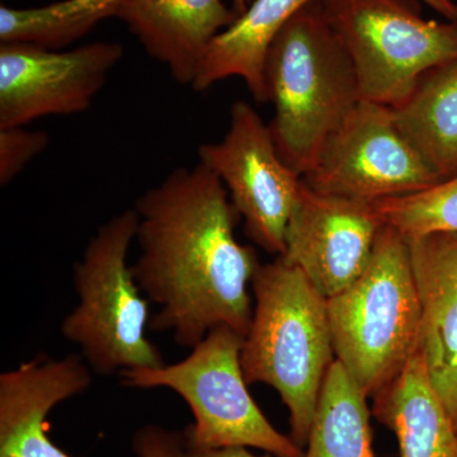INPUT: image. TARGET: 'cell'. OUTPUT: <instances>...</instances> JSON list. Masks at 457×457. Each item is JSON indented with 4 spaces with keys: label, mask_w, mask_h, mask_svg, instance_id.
Segmentation results:
<instances>
[{
    "label": "cell",
    "mask_w": 457,
    "mask_h": 457,
    "mask_svg": "<svg viewBox=\"0 0 457 457\" xmlns=\"http://www.w3.org/2000/svg\"><path fill=\"white\" fill-rule=\"evenodd\" d=\"M134 210L140 254L132 275L159 306L150 329L170 332L187 348L218 327L245 337L253 314L248 285L260 262L237 240V212L221 180L201 163L176 168Z\"/></svg>",
    "instance_id": "6da1fadb"
},
{
    "label": "cell",
    "mask_w": 457,
    "mask_h": 457,
    "mask_svg": "<svg viewBox=\"0 0 457 457\" xmlns=\"http://www.w3.org/2000/svg\"><path fill=\"white\" fill-rule=\"evenodd\" d=\"M254 308L240 363L248 384H266L288 411L291 433L305 450L321 385L336 359L327 299L282 257L255 270Z\"/></svg>",
    "instance_id": "7a4b0ae2"
},
{
    "label": "cell",
    "mask_w": 457,
    "mask_h": 457,
    "mask_svg": "<svg viewBox=\"0 0 457 457\" xmlns=\"http://www.w3.org/2000/svg\"><path fill=\"white\" fill-rule=\"evenodd\" d=\"M264 80L275 106L269 128L276 147L286 164L306 176L362 99L353 64L321 0L303 5L273 40Z\"/></svg>",
    "instance_id": "3957f363"
},
{
    "label": "cell",
    "mask_w": 457,
    "mask_h": 457,
    "mask_svg": "<svg viewBox=\"0 0 457 457\" xmlns=\"http://www.w3.org/2000/svg\"><path fill=\"white\" fill-rule=\"evenodd\" d=\"M336 359L368 396L392 383L422 342L408 240L385 225L368 269L327 299Z\"/></svg>",
    "instance_id": "277c9868"
},
{
    "label": "cell",
    "mask_w": 457,
    "mask_h": 457,
    "mask_svg": "<svg viewBox=\"0 0 457 457\" xmlns=\"http://www.w3.org/2000/svg\"><path fill=\"white\" fill-rule=\"evenodd\" d=\"M137 230L134 209L117 213L98 228L74 264L78 303L62 321V335L101 376L165 365L161 350L146 337L149 300L128 263Z\"/></svg>",
    "instance_id": "5b68a950"
},
{
    "label": "cell",
    "mask_w": 457,
    "mask_h": 457,
    "mask_svg": "<svg viewBox=\"0 0 457 457\" xmlns=\"http://www.w3.org/2000/svg\"><path fill=\"white\" fill-rule=\"evenodd\" d=\"M243 341L245 337L231 328H215L185 360L125 370L120 372L121 384L179 394L194 414V423L183 429L188 449L253 447L276 457H303L305 450L278 432L252 398L240 363Z\"/></svg>",
    "instance_id": "8992f818"
},
{
    "label": "cell",
    "mask_w": 457,
    "mask_h": 457,
    "mask_svg": "<svg viewBox=\"0 0 457 457\" xmlns=\"http://www.w3.org/2000/svg\"><path fill=\"white\" fill-rule=\"evenodd\" d=\"M366 101L394 107L420 75L457 57V20L422 17L420 0H321Z\"/></svg>",
    "instance_id": "52a82bcc"
},
{
    "label": "cell",
    "mask_w": 457,
    "mask_h": 457,
    "mask_svg": "<svg viewBox=\"0 0 457 457\" xmlns=\"http://www.w3.org/2000/svg\"><path fill=\"white\" fill-rule=\"evenodd\" d=\"M197 154L198 163L227 188L249 239L267 253L284 254L286 228L303 177L279 155L269 123L251 104L237 101L224 137L203 144Z\"/></svg>",
    "instance_id": "ba28073f"
},
{
    "label": "cell",
    "mask_w": 457,
    "mask_h": 457,
    "mask_svg": "<svg viewBox=\"0 0 457 457\" xmlns=\"http://www.w3.org/2000/svg\"><path fill=\"white\" fill-rule=\"evenodd\" d=\"M324 194L375 204L440 182L394 121L392 108L361 99L303 177Z\"/></svg>",
    "instance_id": "9c48e42d"
},
{
    "label": "cell",
    "mask_w": 457,
    "mask_h": 457,
    "mask_svg": "<svg viewBox=\"0 0 457 457\" xmlns=\"http://www.w3.org/2000/svg\"><path fill=\"white\" fill-rule=\"evenodd\" d=\"M122 56L117 42L68 51L26 42L0 45V128L86 112Z\"/></svg>",
    "instance_id": "30bf717a"
},
{
    "label": "cell",
    "mask_w": 457,
    "mask_h": 457,
    "mask_svg": "<svg viewBox=\"0 0 457 457\" xmlns=\"http://www.w3.org/2000/svg\"><path fill=\"white\" fill-rule=\"evenodd\" d=\"M384 227L375 204L324 194L303 179L279 257L329 299L365 272Z\"/></svg>",
    "instance_id": "8fae6325"
},
{
    "label": "cell",
    "mask_w": 457,
    "mask_h": 457,
    "mask_svg": "<svg viewBox=\"0 0 457 457\" xmlns=\"http://www.w3.org/2000/svg\"><path fill=\"white\" fill-rule=\"evenodd\" d=\"M92 384L82 356L40 354L0 375V457H71L51 442L46 420Z\"/></svg>",
    "instance_id": "7c38bea8"
},
{
    "label": "cell",
    "mask_w": 457,
    "mask_h": 457,
    "mask_svg": "<svg viewBox=\"0 0 457 457\" xmlns=\"http://www.w3.org/2000/svg\"><path fill=\"white\" fill-rule=\"evenodd\" d=\"M420 303L429 378L453 418L457 409V233L407 239Z\"/></svg>",
    "instance_id": "4fadbf2b"
},
{
    "label": "cell",
    "mask_w": 457,
    "mask_h": 457,
    "mask_svg": "<svg viewBox=\"0 0 457 457\" xmlns=\"http://www.w3.org/2000/svg\"><path fill=\"white\" fill-rule=\"evenodd\" d=\"M237 16L222 0H128L119 20L180 86H191L212 41Z\"/></svg>",
    "instance_id": "5bb4252c"
},
{
    "label": "cell",
    "mask_w": 457,
    "mask_h": 457,
    "mask_svg": "<svg viewBox=\"0 0 457 457\" xmlns=\"http://www.w3.org/2000/svg\"><path fill=\"white\" fill-rule=\"evenodd\" d=\"M372 414L398 441L400 457H457V431L436 392L422 348L374 396Z\"/></svg>",
    "instance_id": "9a60e30c"
},
{
    "label": "cell",
    "mask_w": 457,
    "mask_h": 457,
    "mask_svg": "<svg viewBox=\"0 0 457 457\" xmlns=\"http://www.w3.org/2000/svg\"><path fill=\"white\" fill-rule=\"evenodd\" d=\"M309 2L252 0L245 13L210 45L192 88L204 92L227 78H240L255 101L267 104V53L288 21Z\"/></svg>",
    "instance_id": "2e32d148"
},
{
    "label": "cell",
    "mask_w": 457,
    "mask_h": 457,
    "mask_svg": "<svg viewBox=\"0 0 457 457\" xmlns=\"http://www.w3.org/2000/svg\"><path fill=\"white\" fill-rule=\"evenodd\" d=\"M394 121L441 180L457 174V57L429 69L399 104Z\"/></svg>",
    "instance_id": "e0dca14e"
},
{
    "label": "cell",
    "mask_w": 457,
    "mask_h": 457,
    "mask_svg": "<svg viewBox=\"0 0 457 457\" xmlns=\"http://www.w3.org/2000/svg\"><path fill=\"white\" fill-rule=\"evenodd\" d=\"M368 398L336 360L321 385L303 457H376Z\"/></svg>",
    "instance_id": "ac0fdd59"
},
{
    "label": "cell",
    "mask_w": 457,
    "mask_h": 457,
    "mask_svg": "<svg viewBox=\"0 0 457 457\" xmlns=\"http://www.w3.org/2000/svg\"><path fill=\"white\" fill-rule=\"evenodd\" d=\"M128 0H62L36 8L0 7V42H26L62 50L107 18H119Z\"/></svg>",
    "instance_id": "d6986e66"
},
{
    "label": "cell",
    "mask_w": 457,
    "mask_h": 457,
    "mask_svg": "<svg viewBox=\"0 0 457 457\" xmlns=\"http://www.w3.org/2000/svg\"><path fill=\"white\" fill-rule=\"evenodd\" d=\"M384 224L405 239L457 233V174L431 187L375 203Z\"/></svg>",
    "instance_id": "ffe728a7"
},
{
    "label": "cell",
    "mask_w": 457,
    "mask_h": 457,
    "mask_svg": "<svg viewBox=\"0 0 457 457\" xmlns=\"http://www.w3.org/2000/svg\"><path fill=\"white\" fill-rule=\"evenodd\" d=\"M26 126L0 128V185L7 186L36 156L46 150V131L27 130Z\"/></svg>",
    "instance_id": "44dd1931"
},
{
    "label": "cell",
    "mask_w": 457,
    "mask_h": 457,
    "mask_svg": "<svg viewBox=\"0 0 457 457\" xmlns=\"http://www.w3.org/2000/svg\"><path fill=\"white\" fill-rule=\"evenodd\" d=\"M135 457H186L183 431H171L159 425H145L132 436Z\"/></svg>",
    "instance_id": "7402d4cb"
},
{
    "label": "cell",
    "mask_w": 457,
    "mask_h": 457,
    "mask_svg": "<svg viewBox=\"0 0 457 457\" xmlns=\"http://www.w3.org/2000/svg\"><path fill=\"white\" fill-rule=\"evenodd\" d=\"M186 457H270L257 456L248 450V447H224L215 450H195L186 446Z\"/></svg>",
    "instance_id": "603a6c76"
},
{
    "label": "cell",
    "mask_w": 457,
    "mask_h": 457,
    "mask_svg": "<svg viewBox=\"0 0 457 457\" xmlns=\"http://www.w3.org/2000/svg\"><path fill=\"white\" fill-rule=\"evenodd\" d=\"M422 2L447 21L457 20V5L453 0H422Z\"/></svg>",
    "instance_id": "cb8c5ba5"
},
{
    "label": "cell",
    "mask_w": 457,
    "mask_h": 457,
    "mask_svg": "<svg viewBox=\"0 0 457 457\" xmlns=\"http://www.w3.org/2000/svg\"><path fill=\"white\" fill-rule=\"evenodd\" d=\"M252 0H233V11L234 13L237 14V17L240 16V14L245 13L246 11V8L249 7V4H251Z\"/></svg>",
    "instance_id": "d4e9b609"
},
{
    "label": "cell",
    "mask_w": 457,
    "mask_h": 457,
    "mask_svg": "<svg viewBox=\"0 0 457 457\" xmlns=\"http://www.w3.org/2000/svg\"><path fill=\"white\" fill-rule=\"evenodd\" d=\"M453 425H455V428L457 431V409H456L455 416H453Z\"/></svg>",
    "instance_id": "484cf974"
},
{
    "label": "cell",
    "mask_w": 457,
    "mask_h": 457,
    "mask_svg": "<svg viewBox=\"0 0 457 457\" xmlns=\"http://www.w3.org/2000/svg\"><path fill=\"white\" fill-rule=\"evenodd\" d=\"M453 2H455V3H456V5H457V0H453Z\"/></svg>",
    "instance_id": "4316f807"
}]
</instances>
